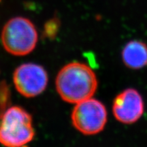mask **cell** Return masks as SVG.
<instances>
[{"instance_id":"1","label":"cell","mask_w":147,"mask_h":147,"mask_svg":"<svg viewBox=\"0 0 147 147\" xmlns=\"http://www.w3.org/2000/svg\"><path fill=\"white\" fill-rule=\"evenodd\" d=\"M97 76L84 63L73 62L64 67L56 78V89L62 100L77 104L93 97L97 89Z\"/></svg>"},{"instance_id":"2","label":"cell","mask_w":147,"mask_h":147,"mask_svg":"<svg viewBox=\"0 0 147 147\" xmlns=\"http://www.w3.org/2000/svg\"><path fill=\"white\" fill-rule=\"evenodd\" d=\"M0 143L6 146L19 147L34 140L32 117L19 106H12L0 117Z\"/></svg>"},{"instance_id":"3","label":"cell","mask_w":147,"mask_h":147,"mask_svg":"<svg viewBox=\"0 0 147 147\" xmlns=\"http://www.w3.org/2000/svg\"><path fill=\"white\" fill-rule=\"evenodd\" d=\"M36 27L28 18H11L3 27L1 42L5 50L16 56H24L34 51L38 42Z\"/></svg>"},{"instance_id":"4","label":"cell","mask_w":147,"mask_h":147,"mask_svg":"<svg viewBox=\"0 0 147 147\" xmlns=\"http://www.w3.org/2000/svg\"><path fill=\"white\" fill-rule=\"evenodd\" d=\"M107 120L105 106L92 97L77 103L71 113L74 127L84 135L99 134L105 127Z\"/></svg>"},{"instance_id":"5","label":"cell","mask_w":147,"mask_h":147,"mask_svg":"<svg viewBox=\"0 0 147 147\" xmlns=\"http://www.w3.org/2000/svg\"><path fill=\"white\" fill-rule=\"evenodd\" d=\"M48 74L43 67L32 63L18 66L13 74L16 90L25 97H33L41 94L47 88Z\"/></svg>"},{"instance_id":"6","label":"cell","mask_w":147,"mask_h":147,"mask_svg":"<svg viewBox=\"0 0 147 147\" xmlns=\"http://www.w3.org/2000/svg\"><path fill=\"white\" fill-rule=\"evenodd\" d=\"M144 104L140 93L134 89H127L117 95L113 104L115 119L123 124H132L142 117Z\"/></svg>"},{"instance_id":"7","label":"cell","mask_w":147,"mask_h":147,"mask_svg":"<svg viewBox=\"0 0 147 147\" xmlns=\"http://www.w3.org/2000/svg\"><path fill=\"white\" fill-rule=\"evenodd\" d=\"M122 59L127 67L140 69L147 65V46L140 40H132L122 51Z\"/></svg>"},{"instance_id":"8","label":"cell","mask_w":147,"mask_h":147,"mask_svg":"<svg viewBox=\"0 0 147 147\" xmlns=\"http://www.w3.org/2000/svg\"><path fill=\"white\" fill-rule=\"evenodd\" d=\"M9 99H10V91L6 83L2 82L0 84V115L4 113L5 108H6ZM0 115V117H1Z\"/></svg>"}]
</instances>
